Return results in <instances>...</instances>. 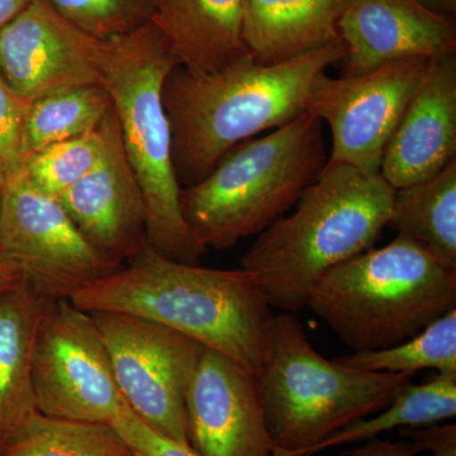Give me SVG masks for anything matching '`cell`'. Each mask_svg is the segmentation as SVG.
Segmentation results:
<instances>
[{"label":"cell","instance_id":"cell-27","mask_svg":"<svg viewBox=\"0 0 456 456\" xmlns=\"http://www.w3.org/2000/svg\"><path fill=\"white\" fill-rule=\"evenodd\" d=\"M110 426L121 435L134 456H198L188 444L169 439L150 428L127 403Z\"/></svg>","mask_w":456,"mask_h":456},{"label":"cell","instance_id":"cell-2","mask_svg":"<svg viewBox=\"0 0 456 456\" xmlns=\"http://www.w3.org/2000/svg\"><path fill=\"white\" fill-rule=\"evenodd\" d=\"M345 53L338 38L278 64H261L248 53L213 73L174 68L163 102L179 184H197L239 143L305 113L317 77Z\"/></svg>","mask_w":456,"mask_h":456},{"label":"cell","instance_id":"cell-6","mask_svg":"<svg viewBox=\"0 0 456 456\" xmlns=\"http://www.w3.org/2000/svg\"><path fill=\"white\" fill-rule=\"evenodd\" d=\"M305 305L355 353L388 349L456 310V270L397 235L327 272Z\"/></svg>","mask_w":456,"mask_h":456},{"label":"cell","instance_id":"cell-21","mask_svg":"<svg viewBox=\"0 0 456 456\" xmlns=\"http://www.w3.org/2000/svg\"><path fill=\"white\" fill-rule=\"evenodd\" d=\"M456 416V375L437 374L424 384L408 383L379 412L359 419L308 452L314 456L336 446L379 439L380 435L401 428L440 424Z\"/></svg>","mask_w":456,"mask_h":456},{"label":"cell","instance_id":"cell-5","mask_svg":"<svg viewBox=\"0 0 456 456\" xmlns=\"http://www.w3.org/2000/svg\"><path fill=\"white\" fill-rule=\"evenodd\" d=\"M322 126L305 110L260 139L239 143L206 178L180 191L183 217L204 251L260 235L296 206L329 161Z\"/></svg>","mask_w":456,"mask_h":456},{"label":"cell","instance_id":"cell-9","mask_svg":"<svg viewBox=\"0 0 456 456\" xmlns=\"http://www.w3.org/2000/svg\"><path fill=\"white\" fill-rule=\"evenodd\" d=\"M31 378L45 416L110 425L126 404L94 318L70 299L47 303L33 341Z\"/></svg>","mask_w":456,"mask_h":456},{"label":"cell","instance_id":"cell-8","mask_svg":"<svg viewBox=\"0 0 456 456\" xmlns=\"http://www.w3.org/2000/svg\"><path fill=\"white\" fill-rule=\"evenodd\" d=\"M0 257L47 301L71 299L123 268L93 248L59 200L20 169L7 175L0 196Z\"/></svg>","mask_w":456,"mask_h":456},{"label":"cell","instance_id":"cell-12","mask_svg":"<svg viewBox=\"0 0 456 456\" xmlns=\"http://www.w3.org/2000/svg\"><path fill=\"white\" fill-rule=\"evenodd\" d=\"M99 41L60 16L47 0H31L0 29V77L28 103L57 90L101 84Z\"/></svg>","mask_w":456,"mask_h":456},{"label":"cell","instance_id":"cell-3","mask_svg":"<svg viewBox=\"0 0 456 456\" xmlns=\"http://www.w3.org/2000/svg\"><path fill=\"white\" fill-rule=\"evenodd\" d=\"M395 193L380 174L326 164L296 211L260 233L242 269L256 277L273 310L294 314L327 272L373 248L391 224Z\"/></svg>","mask_w":456,"mask_h":456},{"label":"cell","instance_id":"cell-1","mask_svg":"<svg viewBox=\"0 0 456 456\" xmlns=\"http://www.w3.org/2000/svg\"><path fill=\"white\" fill-rule=\"evenodd\" d=\"M86 312H118L152 321L218 351L260 377L275 314L253 273L203 268L145 244L121 270L75 294Z\"/></svg>","mask_w":456,"mask_h":456},{"label":"cell","instance_id":"cell-4","mask_svg":"<svg viewBox=\"0 0 456 456\" xmlns=\"http://www.w3.org/2000/svg\"><path fill=\"white\" fill-rule=\"evenodd\" d=\"M95 62L142 193L146 244L170 259L200 264L204 250L183 217L163 102L165 80L178 61L149 20L128 35L99 41Z\"/></svg>","mask_w":456,"mask_h":456},{"label":"cell","instance_id":"cell-18","mask_svg":"<svg viewBox=\"0 0 456 456\" xmlns=\"http://www.w3.org/2000/svg\"><path fill=\"white\" fill-rule=\"evenodd\" d=\"M347 0H242V35L261 64H278L340 38Z\"/></svg>","mask_w":456,"mask_h":456},{"label":"cell","instance_id":"cell-26","mask_svg":"<svg viewBox=\"0 0 456 456\" xmlns=\"http://www.w3.org/2000/svg\"><path fill=\"white\" fill-rule=\"evenodd\" d=\"M68 22L98 40L128 35L149 22L152 0H47Z\"/></svg>","mask_w":456,"mask_h":456},{"label":"cell","instance_id":"cell-29","mask_svg":"<svg viewBox=\"0 0 456 456\" xmlns=\"http://www.w3.org/2000/svg\"><path fill=\"white\" fill-rule=\"evenodd\" d=\"M399 434L430 456H456L455 424L440 422L424 428H401Z\"/></svg>","mask_w":456,"mask_h":456},{"label":"cell","instance_id":"cell-15","mask_svg":"<svg viewBox=\"0 0 456 456\" xmlns=\"http://www.w3.org/2000/svg\"><path fill=\"white\" fill-rule=\"evenodd\" d=\"M56 198L93 248L114 263L125 265L146 244L145 204L118 119L101 163Z\"/></svg>","mask_w":456,"mask_h":456},{"label":"cell","instance_id":"cell-11","mask_svg":"<svg viewBox=\"0 0 456 456\" xmlns=\"http://www.w3.org/2000/svg\"><path fill=\"white\" fill-rule=\"evenodd\" d=\"M430 61L406 57L358 77L321 74L312 86L307 110L331 130L327 164L347 165L369 175L380 174L387 143Z\"/></svg>","mask_w":456,"mask_h":456},{"label":"cell","instance_id":"cell-24","mask_svg":"<svg viewBox=\"0 0 456 456\" xmlns=\"http://www.w3.org/2000/svg\"><path fill=\"white\" fill-rule=\"evenodd\" d=\"M336 360L368 371L415 375L432 369L439 374L456 375V310L437 318L419 334L395 346L354 353Z\"/></svg>","mask_w":456,"mask_h":456},{"label":"cell","instance_id":"cell-7","mask_svg":"<svg viewBox=\"0 0 456 456\" xmlns=\"http://www.w3.org/2000/svg\"><path fill=\"white\" fill-rule=\"evenodd\" d=\"M415 375L368 371L329 360L292 312L274 317L259 383L272 456H307L336 432L379 412Z\"/></svg>","mask_w":456,"mask_h":456},{"label":"cell","instance_id":"cell-33","mask_svg":"<svg viewBox=\"0 0 456 456\" xmlns=\"http://www.w3.org/2000/svg\"><path fill=\"white\" fill-rule=\"evenodd\" d=\"M20 281V279L5 265L4 261L0 257V293H2L3 290L8 289L9 287L18 283Z\"/></svg>","mask_w":456,"mask_h":456},{"label":"cell","instance_id":"cell-22","mask_svg":"<svg viewBox=\"0 0 456 456\" xmlns=\"http://www.w3.org/2000/svg\"><path fill=\"white\" fill-rule=\"evenodd\" d=\"M112 110V101L101 84L57 90L29 102L23 160L45 147L97 130Z\"/></svg>","mask_w":456,"mask_h":456},{"label":"cell","instance_id":"cell-14","mask_svg":"<svg viewBox=\"0 0 456 456\" xmlns=\"http://www.w3.org/2000/svg\"><path fill=\"white\" fill-rule=\"evenodd\" d=\"M346 47L345 77H358L406 57L437 59L456 51L452 18L419 0H347L338 20Z\"/></svg>","mask_w":456,"mask_h":456},{"label":"cell","instance_id":"cell-34","mask_svg":"<svg viewBox=\"0 0 456 456\" xmlns=\"http://www.w3.org/2000/svg\"><path fill=\"white\" fill-rule=\"evenodd\" d=\"M5 178H7V175H5L4 170L0 167V196H2L3 188H4Z\"/></svg>","mask_w":456,"mask_h":456},{"label":"cell","instance_id":"cell-13","mask_svg":"<svg viewBox=\"0 0 456 456\" xmlns=\"http://www.w3.org/2000/svg\"><path fill=\"white\" fill-rule=\"evenodd\" d=\"M188 437L198 456H272L259 377L204 349L187 395Z\"/></svg>","mask_w":456,"mask_h":456},{"label":"cell","instance_id":"cell-17","mask_svg":"<svg viewBox=\"0 0 456 456\" xmlns=\"http://www.w3.org/2000/svg\"><path fill=\"white\" fill-rule=\"evenodd\" d=\"M150 22L179 66L191 74L221 70L248 53L242 0H152Z\"/></svg>","mask_w":456,"mask_h":456},{"label":"cell","instance_id":"cell-28","mask_svg":"<svg viewBox=\"0 0 456 456\" xmlns=\"http://www.w3.org/2000/svg\"><path fill=\"white\" fill-rule=\"evenodd\" d=\"M28 104L14 94L0 77V167L5 175L22 167L23 127Z\"/></svg>","mask_w":456,"mask_h":456},{"label":"cell","instance_id":"cell-23","mask_svg":"<svg viewBox=\"0 0 456 456\" xmlns=\"http://www.w3.org/2000/svg\"><path fill=\"white\" fill-rule=\"evenodd\" d=\"M0 456H134L116 428L35 413L0 448Z\"/></svg>","mask_w":456,"mask_h":456},{"label":"cell","instance_id":"cell-31","mask_svg":"<svg viewBox=\"0 0 456 456\" xmlns=\"http://www.w3.org/2000/svg\"><path fill=\"white\" fill-rule=\"evenodd\" d=\"M31 0H0V29L14 20Z\"/></svg>","mask_w":456,"mask_h":456},{"label":"cell","instance_id":"cell-19","mask_svg":"<svg viewBox=\"0 0 456 456\" xmlns=\"http://www.w3.org/2000/svg\"><path fill=\"white\" fill-rule=\"evenodd\" d=\"M47 299L23 281L0 293V448L37 413L31 355Z\"/></svg>","mask_w":456,"mask_h":456},{"label":"cell","instance_id":"cell-10","mask_svg":"<svg viewBox=\"0 0 456 456\" xmlns=\"http://www.w3.org/2000/svg\"><path fill=\"white\" fill-rule=\"evenodd\" d=\"M92 316L127 406L155 431L191 445L187 395L206 347L145 318L118 312Z\"/></svg>","mask_w":456,"mask_h":456},{"label":"cell","instance_id":"cell-32","mask_svg":"<svg viewBox=\"0 0 456 456\" xmlns=\"http://www.w3.org/2000/svg\"><path fill=\"white\" fill-rule=\"evenodd\" d=\"M426 8L444 14V16H452L456 12V0H419Z\"/></svg>","mask_w":456,"mask_h":456},{"label":"cell","instance_id":"cell-16","mask_svg":"<svg viewBox=\"0 0 456 456\" xmlns=\"http://www.w3.org/2000/svg\"><path fill=\"white\" fill-rule=\"evenodd\" d=\"M456 160V56L432 59L384 150L380 175L393 189L424 182Z\"/></svg>","mask_w":456,"mask_h":456},{"label":"cell","instance_id":"cell-20","mask_svg":"<svg viewBox=\"0 0 456 456\" xmlns=\"http://www.w3.org/2000/svg\"><path fill=\"white\" fill-rule=\"evenodd\" d=\"M389 226L456 270V160L430 179L397 189Z\"/></svg>","mask_w":456,"mask_h":456},{"label":"cell","instance_id":"cell-25","mask_svg":"<svg viewBox=\"0 0 456 456\" xmlns=\"http://www.w3.org/2000/svg\"><path fill=\"white\" fill-rule=\"evenodd\" d=\"M116 125L112 110L97 130L27 156L20 171L36 188L50 196H60L101 163Z\"/></svg>","mask_w":456,"mask_h":456},{"label":"cell","instance_id":"cell-30","mask_svg":"<svg viewBox=\"0 0 456 456\" xmlns=\"http://www.w3.org/2000/svg\"><path fill=\"white\" fill-rule=\"evenodd\" d=\"M349 456H430L419 452L408 439L392 441L374 439L365 441L359 448L347 452Z\"/></svg>","mask_w":456,"mask_h":456}]
</instances>
